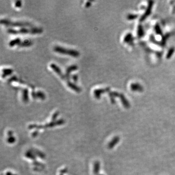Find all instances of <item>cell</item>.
<instances>
[{
	"label": "cell",
	"instance_id": "cell-1",
	"mask_svg": "<svg viewBox=\"0 0 175 175\" xmlns=\"http://www.w3.org/2000/svg\"><path fill=\"white\" fill-rule=\"evenodd\" d=\"M8 31L10 33L17 34V33H39L41 32V29L38 28H22L20 30H14L13 29H9Z\"/></svg>",
	"mask_w": 175,
	"mask_h": 175
},
{
	"label": "cell",
	"instance_id": "cell-2",
	"mask_svg": "<svg viewBox=\"0 0 175 175\" xmlns=\"http://www.w3.org/2000/svg\"><path fill=\"white\" fill-rule=\"evenodd\" d=\"M54 51L57 53H61L62 54H68L74 57H77L79 54V53L76 50L65 48L63 47H61L60 46H55V47H54Z\"/></svg>",
	"mask_w": 175,
	"mask_h": 175
},
{
	"label": "cell",
	"instance_id": "cell-3",
	"mask_svg": "<svg viewBox=\"0 0 175 175\" xmlns=\"http://www.w3.org/2000/svg\"><path fill=\"white\" fill-rule=\"evenodd\" d=\"M1 22L2 23L7 24L8 25H12V26H27V25H30V23L28 22H20V21L13 22V21H11L9 20H1Z\"/></svg>",
	"mask_w": 175,
	"mask_h": 175
},
{
	"label": "cell",
	"instance_id": "cell-4",
	"mask_svg": "<svg viewBox=\"0 0 175 175\" xmlns=\"http://www.w3.org/2000/svg\"><path fill=\"white\" fill-rule=\"evenodd\" d=\"M119 141H120L119 137H114L112 140V141L108 143V148H110V149L112 148L117 143H118V142Z\"/></svg>",
	"mask_w": 175,
	"mask_h": 175
},
{
	"label": "cell",
	"instance_id": "cell-5",
	"mask_svg": "<svg viewBox=\"0 0 175 175\" xmlns=\"http://www.w3.org/2000/svg\"><path fill=\"white\" fill-rule=\"evenodd\" d=\"M32 96L34 98H36V97H38V98H40L41 99H43L45 98V95L43 94V93L40 92H38L37 93H32Z\"/></svg>",
	"mask_w": 175,
	"mask_h": 175
},
{
	"label": "cell",
	"instance_id": "cell-6",
	"mask_svg": "<svg viewBox=\"0 0 175 175\" xmlns=\"http://www.w3.org/2000/svg\"><path fill=\"white\" fill-rule=\"evenodd\" d=\"M99 169H100V163L98 162H96L94 163V173L95 175L98 174L99 171Z\"/></svg>",
	"mask_w": 175,
	"mask_h": 175
},
{
	"label": "cell",
	"instance_id": "cell-7",
	"mask_svg": "<svg viewBox=\"0 0 175 175\" xmlns=\"http://www.w3.org/2000/svg\"><path fill=\"white\" fill-rule=\"evenodd\" d=\"M20 39H16L14 40H11L9 42V45L11 46H13L15 44H19L20 43Z\"/></svg>",
	"mask_w": 175,
	"mask_h": 175
},
{
	"label": "cell",
	"instance_id": "cell-8",
	"mask_svg": "<svg viewBox=\"0 0 175 175\" xmlns=\"http://www.w3.org/2000/svg\"><path fill=\"white\" fill-rule=\"evenodd\" d=\"M76 68H77V67H76V66H71V67H69L68 68V69L67 70V74H66V75L67 76H68L70 72H71L72 71H73L74 70H75Z\"/></svg>",
	"mask_w": 175,
	"mask_h": 175
},
{
	"label": "cell",
	"instance_id": "cell-9",
	"mask_svg": "<svg viewBox=\"0 0 175 175\" xmlns=\"http://www.w3.org/2000/svg\"><path fill=\"white\" fill-rule=\"evenodd\" d=\"M15 138H14V137H12V136H11L9 138H8V142H9V143H13V142H14V141H15Z\"/></svg>",
	"mask_w": 175,
	"mask_h": 175
},
{
	"label": "cell",
	"instance_id": "cell-10",
	"mask_svg": "<svg viewBox=\"0 0 175 175\" xmlns=\"http://www.w3.org/2000/svg\"><path fill=\"white\" fill-rule=\"evenodd\" d=\"M7 175H13V174H11V173H10V172H7Z\"/></svg>",
	"mask_w": 175,
	"mask_h": 175
},
{
	"label": "cell",
	"instance_id": "cell-11",
	"mask_svg": "<svg viewBox=\"0 0 175 175\" xmlns=\"http://www.w3.org/2000/svg\"></svg>",
	"mask_w": 175,
	"mask_h": 175
},
{
	"label": "cell",
	"instance_id": "cell-12",
	"mask_svg": "<svg viewBox=\"0 0 175 175\" xmlns=\"http://www.w3.org/2000/svg\"></svg>",
	"mask_w": 175,
	"mask_h": 175
}]
</instances>
